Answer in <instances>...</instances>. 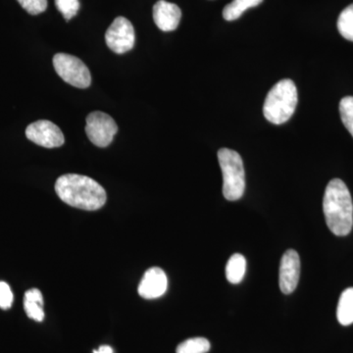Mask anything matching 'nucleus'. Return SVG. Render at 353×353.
I'll return each instance as SVG.
<instances>
[{
  "mask_svg": "<svg viewBox=\"0 0 353 353\" xmlns=\"http://www.w3.org/2000/svg\"><path fill=\"white\" fill-rule=\"evenodd\" d=\"M55 192L65 203L83 210H97L106 202L105 190L94 179L78 174L59 176Z\"/></svg>",
  "mask_w": 353,
  "mask_h": 353,
  "instance_id": "obj_1",
  "label": "nucleus"
},
{
  "mask_svg": "<svg viewBox=\"0 0 353 353\" xmlns=\"http://www.w3.org/2000/svg\"><path fill=\"white\" fill-rule=\"evenodd\" d=\"M323 210L327 226L336 236H347L353 226V202L347 185L341 179L330 181L325 190Z\"/></svg>",
  "mask_w": 353,
  "mask_h": 353,
  "instance_id": "obj_2",
  "label": "nucleus"
},
{
  "mask_svg": "<svg viewBox=\"0 0 353 353\" xmlns=\"http://www.w3.org/2000/svg\"><path fill=\"white\" fill-rule=\"evenodd\" d=\"M297 101L294 83L290 79L280 81L267 94L263 106L264 117L272 124H284L294 115Z\"/></svg>",
  "mask_w": 353,
  "mask_h": 353,
  "instance_id": "obj_3",
  "label": "nucleus"
},
{
  "mask_svg": "<svg viewBox=\"0 0 353 353\" xmlns=\"http://www.w3.org/2000/svg\"><path fill=\"white\" fill-rule=\"evenodd\" d=\"M218 160L223 174V194L230 201H239L245 194V174L241 155L230 148H221Z\"/></svg>",
  "mask_w": 353,
  "mask_h": 353,
  "instance_id": "obj_4",
  "label": "nucleus"
},
{
  "mask_svg": "<svg viewBox=\"0 0 353 353\" xmlns=\"http://www.w3.org/2000/svg\"><path fill=\"white\" fill-rule=\"evenodd\" d=\"M53 67L58 76L73 87L87 88L92 83L90 70L78 57L67 53H57L53 57Z\"/></svg>",
  "mask_w": 353,
  "mask_h": 353,
  "instance_id": "obj_5",
  "label": "nucleus"
},
{
  "mask_svg": "<svg viewBox=\"0 0 353 353\" xmlns=\"http://www.w3.org/2000/svg\"><path fill=\"white\" fill-rule=\"evenodd\" d=\"M85 125L88 138L99 148H106L112 143L117 134L118 126L115 121L108 114L94 111L88 114Z\"/></svg>",
  "mask_w": 353,
  "mask_h": 353,
  "instance_id": "obj_6",
  "label": "nucleus"
},
{
  "mask_svg": "<svg viewBox=\"0 0 353 353\" xmlns=\"http://www.w3.org/2000/svg\"><path fill=\"white\" fill-rule=\"evenodd\" d=\"M136 34L132 23L127 18L117 17L105 34L106 44L113 52L124 54L134 48Z\"/></svg>",
  "mask_w": 353,
  "mask_h": 353,
  "instance_id": "obj_7",
  "label": "nucleus"
},
{
  "mask_svg": "<svg viewBox=\"0 0 353 353\" xmlns=\"http://www.w3.org/2000/svg\"><path fill=\"white\" fill-rule=\"evenodd\" d=\"M26 137L36 145L46 148H60L65 143L63 132L59 127L48 120L30 124L26 129Z\"/></svg>",
  "mask_w": 353,
  "mask_h": 353,
  "instance_id": "obj_8",
  "label": "nucleus"
},
{
  "mask_svg": "<svg viewBox=\"0 0 353 353\" xmlns=\"http://www.w3.org/2000/svg\"><path fill=\"white\" fill-rule=\"evenodd\" d=\"M301 275V259L299 253L289 250L283 255L280 265L279 285L283 294H290L294 292Z\"/></svg>",
  "mask_w": 353,
  "mask_h": 353,
  "instance_id": "obj_9",
  "label": "nucleus"
},
{
  "mask_svg": "<svg viewBox=\"0 0 353 353\" xmlns=\"http://www.w3.org/2000/svg\"><path fill=\"white\" fill-rule=\"evenodd\" d=\"M168 280L166 274L159 267H152L145 272L139 285V294L145 299H154L166 292Z\"/></svg>",
  "mask_w": 353,
  "mask_h": 353,
  "instance_id": "obj_10",
  "label": "nucleus"
},
{
  "mask_svg": "<svg viewBox=\"0 0 353 353\" xmlns=\"http://www.w3.org/2000/svg\"><path fill=\"white\" fill-rule=\"evenodd\" d=\"M182 11L180 7L166 0H159L153 6V20L163 32L175 31L180 24Z\"/></svg>",
  "mask_w": 353,
  "mask_h": 353,
  "instance_id": "obj_11",
  "label": "nucleus"
},
{
  "mask_svg": "<svg viewBox=\"0 0 353 353\" xmlns=\"http://www.w3.org/2000/svg\"><path fill=\"white\" fill-rule=\"evenodd\" d=\"M24 309L30 319L41 322L44 319L43 296L41 290L32 289L27 290L24 296Z\"/></svg>",
  "mask_w": 353,
  "mask_h": 353,
  "instance_id": "obj_12",
  "label": "nucleus"
},
{
  "mask_svg": "<svg viewBox=\"0 0 353 353\" xmlns=\"http://www.w3.org/2000/svg\"><path fill=\"white\" fill-rule=\"evenodd\" d=\"M336 317L343 326H350L353 323V288L343 290L339 301Z\"/></svg>",
  "mask_w": 353,
  "mask_h": 353,
  "instance_id": "obj_13",
  "label": "nucleus"
},
{
  "mask_svg": "<svg viewBox=\"0 0 353 353\" xmlns=\"http://www.w3.org/2000/svg\"><path fill=\"white\" fill-rule=\"evenodd\" d=\"M246 260L240 253L232 255L226 265V278L231 284H240L245 277Z\"/></svg>",
  "mask_w": 353,
  "mask_h": 353,
  "instance_id": "obj_14",
  "label": "nucleus"
},
{
  "mask_svg": "<svg viewBox=\"0 0 353 353\" xmlns=\"http://www.w3.org/2000/svg\"><path fill=\"white\" fill-rule=\"evenodd\" d=\"M263 0H233L231 3L225 6L223 17L226 21L239 19L248 9L259 6Z\"/></svg>",
  "mask_w": 353,
  "mask_h": 353,
  "instance_id": "obj_15",
  "label": "nucleus"
},
{
  "mask_svg": "<svg viewBox=\"0 0 353 353\" xmlns=\"http://www.w3.org/2000/svg\"><path fill=\"white\" fill-rule=\"evenodd\" d=\"M211 345L208 339L192 338L183 341L176 347V353H208Z\"/></svg>",
  "mask_w": 353,
  "mask_h": 353,
  "instance_id": "obj_16",
  "label": "nucleus"
},
{
  "mask_svg": "<svg viewBox=\"0 0 353 353\" xmlns=\"http://www.w3.org/2000/svg\"><path fill=\"white\" fill-rule=\"evenodd\" d=\"M338 30L343 38L353 41V4L341 13L338 19Z\"/></svg>",
  "mask_w": 353,
  "mask_h": 353,
  "instance_id": "obj_17",
  "label": "nucleus"
},
{
  "mask_svg": "<svg viewBox=\"0 0 353 353\" xmlns=\"http://www.w3.org/2000/svg\"><path fill=\"white\" fill-rule=\"evenodd\" d=\"M340 114L343 125L353 137V97H345L341 99Z\"/></svg>",
  "mask_w": 353,
  "mask_h": 353,
  "instance_id": "obj_18",
  "label": "nucleus"
},
{
  "mask_svg": "<svg viewBox=\"0 0 353 353\" xmlns=\"http://www.w3.org/2000/svg\"><path fill=\"white\" fill-rule=\"evenodd\" d=\"M59 12L63 15L65 20L70 21L75 17L80 10V0H54Z\"/></svg>",
  "mask_w": 353,
  "mask_h": 353,
  "instance_id": "obj_19",
  "label": "nucleus"
},
{
  "mask_svg": "<svg viewBox=\"0 0 353 353\" xmlns=\"http://www.w3.org/2000/svg\"><path fill=\"white\" fill-rule=\"evenodd\" d=\"M17 1L31 15H39L48 8V0H17Z\"/></svg>",
  "mask_w": 353,
  "mask_h": 353,
  "instance_id": "obj_20",
  "label": "nucleus"
},
{
  "mask_svg": "<svg viewBox=\"0 0 353 353\" xmlns=\"http://www.w3.org/2000/svg\"><path fill=\"white\" fill-rule=\"evenodd\" d=\"M14 301L13 292L6 282H0V308L3 310L11 308Z\"/></svg>",
  "mask_w": 353,
  "mask_h": 353,
  "instance_id": "obj_21",
  "label": "nucleus"
},
{
  "mask_svg": "<svg viewBox=\"0 0 353 353\" xmlns=\"http://www.w3.org/2000/svg\"><path fill=\"white\" fill-rule=\"evenodd\" d=\"M94 353H113V350L109 345H102L99 350H94Z\"/></svg>",
  "mask_w": 353,
  "mask_h": 353,
  "instance_id": "obj_22",
  "label": "nucleus"
}]
</instances>
